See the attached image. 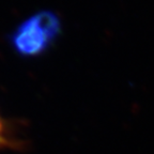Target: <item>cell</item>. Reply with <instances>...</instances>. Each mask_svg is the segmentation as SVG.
Masks as SVG:
<instances>
[{
	"mask_svg": "<svg viewBox=\"0 0 154 154\" xmlns=\"http://www.w3.org/2000/svg\"><path fill=\"white\" fill-rule=\"evenodd\" d=\"M60 31L61 22L57 15L49 11L40 12L17 28L13 45L23 55L35 56L51 47Z\"/></svg>",
	"mask_w": 154,
	"mask_h": 154,
	"instance_id": "1",
	"label": "cell"
}]
</instances>
